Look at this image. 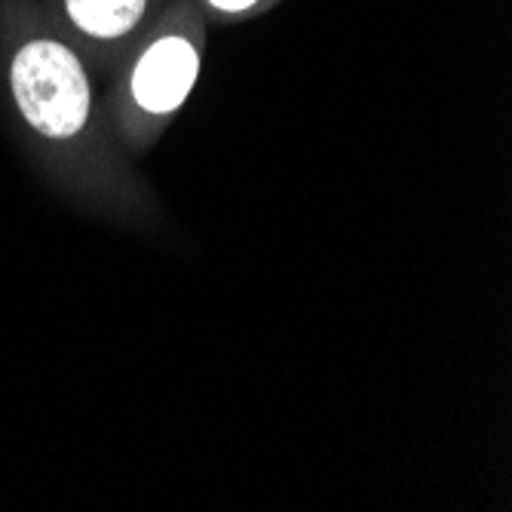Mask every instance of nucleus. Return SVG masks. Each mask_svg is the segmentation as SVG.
I'll list each match as a JSON object with an SVG mask.
<instances>
[{
    "label": "nucleus",
    "mask_w": 512,
    "mask_h": 512,
    "mask_svg": "<svg viewBox=\"0 0 512 512\" xmlns=\"http://www.w3.org/2000/svg\"><path fill=\"white\" fill-rule=\"evenodd\" d=\"M10 92L25 123L46 138H74L89 114V83L59 40H25L10 59Z\"/></svg>",
    "instance_id": "nucleus-1"
},
{
    "label": "nucleus",
    "mask_w": 512,
    "mask_h": 512,
    "mask_svg": "<svg viewBox=\"0 0 512 512\" xmlns=\"http://www.w3.org/2000/svg\"><path fill=\"white\" fill-rule=\"evenodd\" d=\"M71 22L92 37H120L142 19L145 0H65Z\"/></svg>",
    "instance_id": "nucleus-3"
},
{
    "label": "nucleus",
    "mask_w": 512,
    "mask_h": 512,
    "mask_svg": "<svg viewBox=\"0 0 512 512\" xmlns=\"http://www.w3.org/2000/svg\"><path fill=\"white\" fill-rule=\"evenodd\" d=\"M197 53L188 40L163 37L138 62L132 77V96L145 111L166 114L175 111L197 80Z\"/></svg>",
    "instance_id": "nucleus-2"
},
{
    "label": "nucleus",
    "mask_w": 512,
    "mask_h": 512,
    "mask_svg": "<svg viewBox=\"0 0 512 512\" xmlns=\"http://www.w3.org/2000/svg\"><path fill=\"white\" fill-rule=\"evenodd\" d=\"M209 4H215L218 10H227V13H237V10H246V7H252L255 0H209Z\"/></svg>",
    "instance_id": "nucleus-4"
}]
</instances>
